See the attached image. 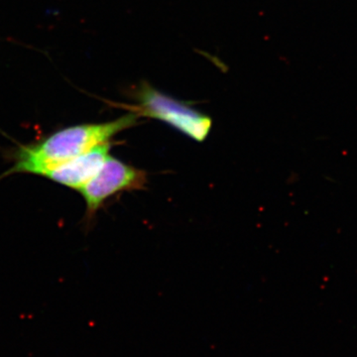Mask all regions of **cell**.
Returning a JSON list of instances; mask_svg holds the SVG:
<instances>
[{
  "mask_svg": "<svg viewBox=\"0 0 357 357\" xmlns=\"http://www.w3.org/2000/svg\"><path fill=\"white\" fill-rule=\"evenodd\" d=\"M138 119L137 115L129 112L112 121L69 126L50 134L39 142L22 145L14 154L13 167L4 176H41L48 169L110 142L116 134L136 126Z\"/></svg>",
  "mask_w": 357,
  "mask_h": 357,
  "instance_id": "6da1fadb",
  "label": "cell"
},
{
  "mask_svg": "<svg viewBox=\"0 0 357 357\" xmlns=\"http://www.w3.org/2000/svg\"><path fill=\"white\" fill-rule=\"evenodd\" d=\"M136 105H117L138 117L157 119L198 142L206 139L213 126L208 115L192 109L188 103L154 89L143 82L134 91Z\"/></svg>",
  "mask_w": 357,
  "mask_h": 357,
  "instance_id": "7a4b0ae2",
  "label": "cell"
},
{
  "mask_svg": "<svg viewBox=\"0 0 357 357\" xmlns=\"http://www.w3.org/2000/svg\"><path fill=\"white\" fill-rule=\"evenodd\" d=\"M147 174L121 160L109 156L98 172L79 191L86 206V215L93 217L103 204L121 192L144 189Z\"/></svg>",
  "mask_w": 357,
  "mask_h": 357,
  "instance_id": "3957f363",
  "label": "cell"
},
{
  "mask_svg": "<svg viewBox=\"0 0 357 357\" xmlns=\"http://www.w3.org/2000/svg\"><path fill=\"white\" fill-rule=\"evenodd\" d=\"M112 142L93 148L86 153L63 162L41 174L56 184L81 191L109 158Z\"/></svg>",
  "mask_w": 357,
  "mask_h": 357,
  "instance_id": "277c9868",
  "label": "cell"
}]
</instances>
